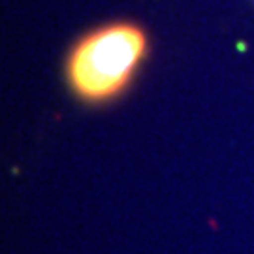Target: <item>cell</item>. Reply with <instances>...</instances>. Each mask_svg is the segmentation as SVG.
<instances>
[{
    "label": "cell",
    "instance_id": "obj_1",
    "mask_svg": "<svg viewBox=\"0 0 254 254\" xmlns=\"http://www.w3.org/2000/svg\"><path fill=\"white\" fill-rule=\"evenodd\" d=\"M149 55V34L134 21H109L79 36L64 61V79L77 100L102 106L117 100Z\"/></svg>",
    "mask_w": 254,
    "mask_h": 254
}]
</instances>
